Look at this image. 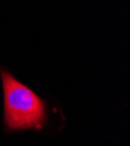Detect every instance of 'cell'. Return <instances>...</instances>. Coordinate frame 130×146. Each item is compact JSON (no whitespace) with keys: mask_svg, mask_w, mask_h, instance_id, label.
Returning <instances> with one entry per match:
<instances>
[{"mask_svg":"<svg viewBox=\"0 0 130 146\" xmlns=\"http://www.w3.org/2000/svg\"><path fill=\"white\" fill-rule=\"evenodd\" d=\"M0 83L3 90L1 124L6 135L25 131L39 133L65 125L66 118L54 100L41 97L1 66Z\"/></svg>","mask_w":130,"mask_h":146,"instance_id":"6da1fadb","label":"cell"}]
</instances>
